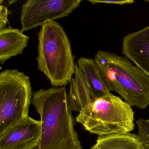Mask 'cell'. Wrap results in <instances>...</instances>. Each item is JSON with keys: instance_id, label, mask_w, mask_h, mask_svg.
Masks as SVG:
<instances>
[{"instance_id": "1", "label": "cell", "mask_w": 149, "mask_h": 149, "mask_svg": "<svg viewBox=\"0 0 149 149\" xmlns=\"http://www.w3.org/2000/svg\"><path fill=\"white\" fill-rule=\"evenodd\" d=\"M70 84L68 96L72 111L79 112L76 121L86 130L103 136L130 133L134 130V111L120 97L111 92L92 97L81 74L76 75Z\"/></svg>"}, {"instance_id": "2", "label": "cell", "mask_w": 149, "mask_h": 149, "mask_svg": "<svg viewBox=\"0 0 149 149\" xmlns=\"http://www.w3.org/2000/svg\"><path fill=\"white\" fill-rule=\"evenodd\" d=\"M31 103L40 118V139L36 149H83L66 87L33 92Z\"/></svg>"}, {"instance_id": "3", "label": "cell", "mask_w": 149, "mask_h": 149, "mask_svg": "<svg viewBox=\"0 0 149 149\" xmlns=\"http://www.w3.org/2000/svg\"><path fill=\"white\" fill-rule=\"evenodd\" d=\"M95 61L110 92H117L132 107L149 105V77L125 56L100 50Z\"/></svg>"}, {"instance_id": "4", "label": "cell", "mask_w": 149, "mask_h": 149, "mask_svg": "<svg viewBox=\"0 0 149 149\" xmlns=\"http://www.w3.org/2000/svg\"><path fill=\"white\" fill-rule=\"evenodd\" d=\"M38 36L37 68L54 87H65L74 74L76 63L70 42L63 27L54 21L41 27Z\"/></svg>"}, {"instance_id": "5", "label": "cell", "mask_w": 149, "mask_h": 149, "mask_svg": "<svg viewBox=\"0 0 149 149\" xmlns=\"http://www.w3.org/2000/svg\"><path fill=\"white\" fill-rule=\"evenodd\" d=\"M33 92L30 79L17 70L0 73V134L29 116Z\"/></svg>"}, {"instance_id": "6", "label": "cell", "mask_w": 149, "mask_h": 149, "mask_svg": "<svg viewBox=\"0 0 149 149\" xmlns=\"http://www.w3.org/2000/svg\"><path fill=\"white\" fill-rule=\"evenodd\" d=\"M82 0H28L22 6V31L41 27L46 22L67 17Z\"/></svg>"}, {"instance_id": "7", "label": "cell", "mask_w": 149, "mask_h": 149, "mask_svg": "<svg viewBox=\"0 0 149 149\" xmlns=\"http://www.w3.org/2000/svg\"><path fill=\"white\" fill-rule=\"evenodd\" d=\"M41 132L40 121L28 116L0 134V149H36Z\"/></svg>"}, {"instance_id": "8", "label": "cell", "mask_w": 149, "mask_h": 149, "mask_svg": "<svg viewBox=\"0 0 149 149\" xmlns=\"http://www.w3.org/2000/svg\"><path fill=\"white\" fill-rule=\"evenodd\" d=\"M122 53L149 77V26L124 36Z\"/></svg>"}, {"instance_id": "9", "label": "cell", "mask_w": 149, "mask_h": 149, "mask_svg": "<svg viewBox=\"0 0 149 149\" xmlns=\"http://www.w3.org/2000/svg\"><path fill=\"white\" fill-rule=\"evenodd\" d=\"M29 37L22 30L9 26L0 30V63L21 54L27 47Z\"/></svg>"}, {"instance_id": "10", "label": "cell", "mask_w": 149, "mask_h": 149, "mask_svg": "<svg viewBox=\"0 0 149 149\" xmlns=\"http://www.w3.org/2000/svg\"><path fill=\"white\" fill-rule=\"evenodd\" d=\"M77 65L83 75L92 97H101L110 93L94 59L81 57L77 61Z\"/></svg>"}, {"instance_id": "11", "label": "cell", "mask_w": 149, "mask_h": 149, "mask_svg": "<svg viewBox=\"0 0 149 149\" xmlns=\"http://www.w3.org/2000/svg\"><path fill=\"white\" fill-rule=\"evenodd\" d=\"M91 149H146L138 135L133 133L98 136Z\"/></svg>"}, {"instance_id": "12", "label": "cell", "mask_w": 149, "mask_h": 149, "mask_svg": "<svg viewBox=\"0 0 149 149\" xmlns=\"http://www.w3.org/2000/svg\"><path fill=\"white\" fill-rule=\"evenodd\" d=\"M137 125L138 135L143 140L146 149H149V118H140L136 121Z\"/></svg>"}, {"instance_id": "13", "label": "cell", "mask_w": 149, "mask_h": 149, "mask_svg": "<svg viewBox=\"0 0 149 149\" xmlns=\"http://www.w3.org/2000/svg\"><path fill=\"white\" fill-rule=\"evenodd\" d=\"M9 11L6 6H0V30L6 28V25L8 22V16Z\"/></svg>"}, {"instance_id": "14", "label": "cell", "mask_w": 149, "mask_h": 149, "mask_svg": "<svg viewBox=\"0 0 149 149\" xmlns=\"http://www.w3.org/2000/svg\"><path fill=\"white\" fill-rule=\"evenodd\" d=\"M89 2L92 4L104 3L107 4H114V5H124L127 4H132L135 2L133 0L127 1H99V0H89Z\"/></svg>"}, {"instance_id": "15", "label": "cell", "mask_w": 149, "mask_h": 149, "mask_svg": "<svg viewBox=\"0 0 149 149\" xmlns=\"http://www.w3.org/2000/svg\"><path fill=\"white\" fill-rule=\"evenodd\" d=\"M148 1V2H149V1Z\"/></svg>"}]
</instances>
